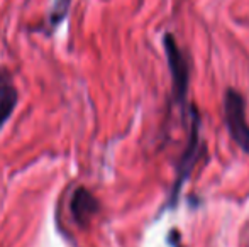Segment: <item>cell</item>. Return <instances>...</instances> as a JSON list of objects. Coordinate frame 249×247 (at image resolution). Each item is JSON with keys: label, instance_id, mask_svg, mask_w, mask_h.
<instances>
[{"label": "cell", "instance_id": "obj_1", "mask_svg": "<svg viewBox=\"0 0 249 247\" xmlns=\"http://www.w3.org/2000/svg\"><path fill=\"white\" fill-rule=\"evenodd\" d=\"M198 152H200V119L197 110L192 109V125H190V134H188V142H187V148L181 152L180 161H178L177 178H175L173 188H171L170 198H168V203H166L168 208L177 207L181 188L187 183V180L190 178L192 171H194L195 165H197L200 158Z\"/></svg>", "mask_w": 249, "mask_h": 247}, {"label": "cell", "instance_id": "obj_2", "mask_svg": "<svg viewBox=\"0 0 249 247\" xmlns=\"http://www.w3.org/2000/svg\"><path fill=\"white\" fill-rule=\"evenodd\" d=\"M224 120L229 135L249 156V122L246 115V100L237 90L229 88L224 95Z\"/></svg>", "mask_w": 249, "mask_h": 247}, {"label": "cell", "instance_id": "obj_3", "mask_svg": "<svg viewBox=\"0 0 249 247\" xmlns=\"http://www.w3.org/2000/svg\"><path fill=\"white\" fill-rule=\"evenodd\" d=\"M164 54H166V63L171 75V86H173V97L180 107L185 105L188 95V85H190V68L178 46L173 34L166 33L163 36Z\"/></svg>", "mask_w": 249, "mask_h": 247}, {"label": "cell", "instance_id": "obj_4", "mask_svg": "<svg viewBox=\"0 0 249 247\" xmlns=\"http://www.w3.org/2000/svg\"><path fill=\"white\" fill-rule=\"evenodd\" d=\"M100 210V203L92 191H89L87 188L80 186L75 190L70 201V212L73 215V220L80 225H87L92 220L93 215H97V212Z\"/></svg>", "mask_w": 249, "mask_h": 247}, {"label": "cell", "instance_id": "obj_5", "mask_svg": "<svg viewBox=\"0 0 249 247\" xmlns=\"http://www.w3.org/2000/svg\"><path fill=\"white\" fill-rule=\"evenodd\" d=\"M17 100H19V95H17L12 78H10L9 71L2 68L0 69V131L16 110Z\"/></svg>", "mask_w": 249, "mask_h": 247}, {"label": "cell", "instance_id": "obj_6", "mask_svg": "<svg viewBox=\"0 0 249 247\" xmlns=\"http://www.w3.org/2000/svg\"><path fill=\"white\" fill-rule=\"evenodd\" d=\"M70 3H71V0H54V2H53V9H51L53 26H58V24L65 19L66 14H68Z\"/></svg>", "mask_w": 249, "mask_h": 247}]
</instances>
